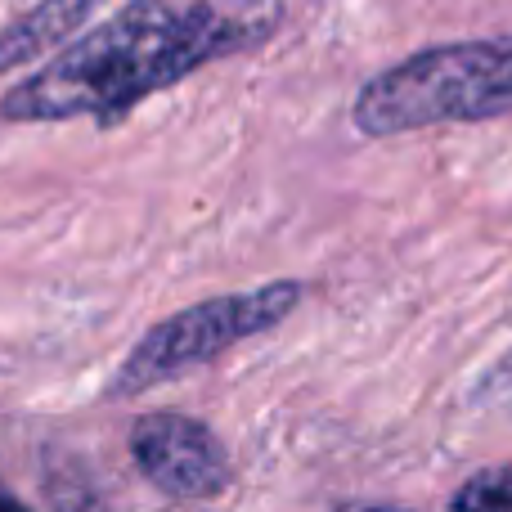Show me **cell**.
Masks as SVG:
<instances>
[{
  "label": "cell",
  "mask_w": 512,
  "mask_h": 512,
  "mask_svg": "<svg viewBox=\"0 0 512 512\" xmlns=\"http://www.w3.org/2000/svg\"><path fill=\"white\" fill-rule=\"evenodd\" d=\"M256 36L248 18L212 0H131L99 27L68 41L41 72L0 99L9 122L117 117L131 104L185 81L203 63Z\"/></svg>",
  "instance_id": "1"
},
{
  "label": "cell",
  "mask_w": 512,
  "mask_h": 512,
  "mask_svg": "<svg viewBox=\"0 0 512 512\" xmlns=\"http://www.w3.org/2000/svg\"><path fill=\"white\" fill-rule=\"evenodd\" d=\"M512 113V36L432 45L364 81L355 126L364 135H405L427 126L490 122Z\"/></svg>",
  "instance_id": "2"
},
{
  "label": "cell",
  "mask_w": 512,
  "mask_h": 512,
  "mask_svg": "<svg viewBox=\"0 0 512 512\" xmlns=\"http://www.w3.org/2000/svg\"><path fill=\"white\" fill-rule=\"evenodd\" d=\"M301 301L297 283H265V288L248 292H225V297L198 301V306L180 310V315L162 319L158 328L140 337L126 364L113 378V396H140L153 382H167L185 369L216 360L221 351H230L234 342H248V337L274 328L279 319L292 315V306Z\"/></svg>",
  "instance_id": "3"
},
{
  "label": "cell",
  "mask_w": 512,
  "mask_h": 512,
  "mask_svg": "<svg viewBox=\"0 0 512 512\" xmlns=\"http://www.w3.org/2000/svg\"><path fill=\"white\" fill-rule=\"evenodd\" d=\"M131 454L144 477L171 499H212L230 481V459L212 427L176 409L140 418L131 432Z\"/></svg>",
  "instance_id": "4"
},
{
  "label": "cell",
  "mask_w": 512,
  "mask_h": 512,
  "mask_svg": "<svg viewBox=\"0 0 512 512\" xmlns=\"http://www.w3.org/2000/svg\"><path fill=\"white\" fill-rule=\"evenodd\" d=\"M95 5L99 0H41L36 9H27L18 23H9L5 32H0V72L18 68V63L45 54L50 45L68 41Z\"/></svg>",
  "instance_id": "5"
},
{
  "label": "cell",
  "mask_w": 512,
  "mask_h": 512,
  "mask_svg": "<svg viewBox=\"0 0 512 512\" xmlns=\"http://www.w3.org/2000/svg\"><path fill=\"white\" fill-rule=\"evenodd\" d=\"M450 512H512V463L472 472L454 495Z\"/></svg>",
  "instance_id": "6"
},
{
  "label": "cell",
  "mask_w": 512,
  "mask_h": 512,
  "mask_svg": "<svg viewBox=\"0 0 512 512\" xmlns=\"http://www.w3.org/2000/svg\"><path fill=\"white\" fill-rule=\"evenodd\" d=\"M0 512H23V504H18L14 495H9V486L0 481Z\"/></svg>",
  "instance_id": "7"
},
{
  "label": "cell",
  "mask_w": 512,
  "mask_h": 512,
  "mask_svg": "<svg viewBox=\"0 0 512 512\" xmlns=\"http://www.w3.org/2000/svg\"><path fill=\"white\" fill-rule=\"evenodd\" d=\"M337 512H396V508H373V504H351V508H337Z\"/></svg>",
  "instance_id": "8"
}]
</instances>
